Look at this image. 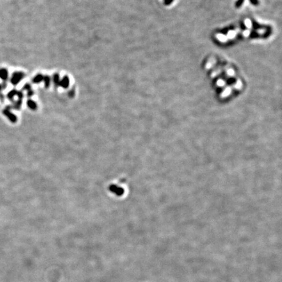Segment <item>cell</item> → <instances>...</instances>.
Wrapping results in <instances>:
<instances>
[{"mask_svg":"<svg viewBox=\"0 0 282 282\" xmlns=\"http://www.w3.org/2000/svg\"><path fill=\"white\" fill-rule=\"evenodd\" d=\"M24 77V74L22 72H15L11 79V82L13 85H17Z\"/></svg>","mask_w":282,"mask_h":282,"instance_id":"6da1fadb","label":"cell"},{"mask_svg":"<svg viewBox=\"0 0 282 282\" xmlns=\"http://www.w3.org/2000/svg\"><path fill=\"white\" fill-rule=\"evenodd\" d=\"M9 77L8 71L5 68L0 69V79L3 80V81H5L7 80Z\"/></svg>","mask_w":282,"mask_h":282,"instance_id":"7a4b0ae2","label":"cell"},{"mask_svg":"<svg viewBox=\"0 0 282 282\" xmlns=\"http://www.w3.org/2000/svg\"><path fill=\"white\" fill-rule=\"evenodd\" d=\"M59 85L64 88H67L69 86V79L67 77H64L63 79L59 82Z\"/></svg>","mask_w":282,"mask_h":282,"instance_id":"3957f363","label":"cell"},{"mask_svg":"<svg viewBox=\"0 0 282 282\" xmlns=\"http://www.w3.org/2000/svg\"><path fill=\"white\" fill-rule=\"evenodd\" d=\"M43 79H44V77L42 76V75H40V74H39L37 75H36V76L34 77V79H33V82L35 84L39 83V82L43 81Z\"/></svg>","mask_w":282,"mask_h":282,"instance_id":"277c9868","label":"cell"},{"mask_svg":"<svg viewBox=\"0 0 282 282\" xmlns=\"http://www.w3.org/2000/svg\"><path fill=\"white\" fill-rule=\"evenodd\" d=\"M43 81L45 82V86L46 87H49L50 83V79L49 77H44V79H43Z\"/></svg>","mask_w":282,"mask_h":282,"instance_id":"5b68a950","label":"cell"},{"mask_svg":"<svg viewBox=\"0 0 282 282\" xmlns=\"http://www.w3.org/2000/svg\"><path fill=\"white\" fill-rule=\"evenodd\" d=\"M17 91L15 90H13L12 91H11L10 92H9L8 93V97L9 99H13V97L15 96V95H17Z\"/></svg>","mask_w":282,"mask_h":282,"instance_id":"8992f818","label":"cell"},{"mask_svg":"<svg viewBox=\"0 0 282 282\" xmlns=\"http://www.w3.org/2000/svg\"><path fill=\"white\" fill-rule=\"evenodd\" d=\"M54 82L56 84H58L59 85V82H60V81H59V75L58 74H55L54 75Z\"/></svg>","mask_w":282,"mask_h":282,"instance_id":"52a82bcc","label":"cell"},{"mask_svg":"<svg viewBox=\"0 0 282 282\" xmlns=\"http://www.w3.org/2000/svg\"><path fill=\"white\" fill-rule=\"evenodd\" d=\"M27 105H28V106L30 107V108H32V109H34V108L35 107V103H34L33 101H32L31 100H29L27 101Z\"/></svg>","mask_w":282,"mask_h":282,"instance_id":"ba28073f","label":"cell"},{"mask_svg":"<svg viewBox=\"0 0 282 282\" xmlns=\"http://www.w3.org/2000/svg\"><path fill=\"white\" fill-rule=\"evenodd\" d=\"M24 90H29V89H31L30 86H29V84H26V85L24 86Z\"/></svg>","mask_w":282,"mask_h":282,"instance_id":"9c48e42d","label":"cell"},{"mask_svg":"<svg viewBox=\"0 0 282 282\" xmlns=\"http://www.w3.org/2000/svg\"><path fill=\"white\" fill-rule=\"evenodd\" d=\"M1 89H3V86H2L1 84H0V90H1Z\"/></svg>","mask_w":282,"mask_h":282,"instance_id":"30bf717a","label":"cell"}]
</instances>
